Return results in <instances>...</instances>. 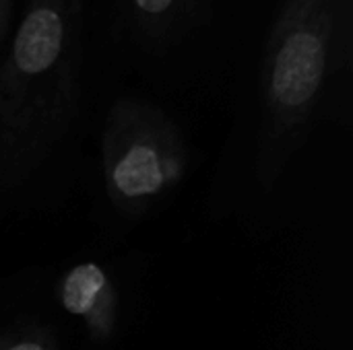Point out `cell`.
Instances as JSON below:
<instances>
[{
	"instance_id": "6da1fadb",
	"label": "cell",
	"mask_w": 353,
	"mask_h": 350,
	"mask_svg": "<svg viewBox=\"0 0 353 350\" xmlns=\"http://www.w3.org/2000/svg\"><path fill=\"white\" fill-rule=\"evenodd\" d=\"M353 0H275L221 157L217 204L271 210L325 126L352 130Z\"/></svg>"
},
{
	"instance_id": "7a4b0ae2",
	"label": "cell",
	"mask_w": 353,
	"mask_h": 350,
	"mask_svg": "<svg viewBox=\"0 0 353 350\" xmlns=\"http://www.w3.org/2000/svg\"><path fill=\"white\" fill-rule=\"evenodd\" d=\"M101 91L91 0H25L0 52V225L68 200Z\"/></svg>"
},
{
	"instance_id": "3957f363",
	"label": "cell",
	"mask_w": 353,
	"mask_h": 350,
	"mask_svg": "<svg viewBox=\"0 0 353 350\" xmlns=\"http://www.w3.org/2000/svg\"><path fill=\"white\" fill-rule=\"evenodd\" d=\"M230 0H91L97 74L184 89L228 58Z\"/></svg>"
},
{
	"instance_id": "277c9868",
	"label": "cell",
	"mask_w": 353,
	"mask_h": 350,
	"mask_svg": "<svg viewBox=\"0 0 353 350\" xmlns=\"http://www.w3.org/2000/svg\"><path fill=\"white\" fill-rule=\"evenodd\" d=\"M97 184L105 217L139 225L172 202L192 167L180 116L147 89H116L97 118Z\"/></svg>"
},
{
	"instance_id": "5b68a950",
	"label": "cell",
	"mask_w": 353,
	"mask_h": 350,
	"mask_svg": "<svg viewBox=\"0 0 353 350\" xmlns=\"http://www.w3.org/2000/svg\"><path fill=\"white\" fill-rule=\"evenodd\" d=\"M134 266L85 256L43 281L50 305L85 350H114L137 318Z\"/></svg>"
},
{
	"instance_id": "8992f818",
	"label": "cell",
	"mask_w": 353,
	"mask_h": 350,
	"mask_svg": "<svg viewBox=\"0 0 353 350\" xmlns=\"http://www.w3.org/2000/svg\"><path fill=\"white\" fill-rule=\"evenodd\" d=\"M70 338L43 283H0V350H72Z\"/></svg>"
},
{
	"instance_id": "52a82bcc",
	"label": "cell",
	"mask_w": 353,
	"mask_h": 350,
	"mask_svg": "<svg viewBox=\"0 0 353 350\" xmlns=\"http://www.w3.org/2000/svg\"><path fill=\"white\" fill-rule=\"evenodd\" d=\"M17 21V0H0V52Z\"/></svg>"
}]
</instances>
